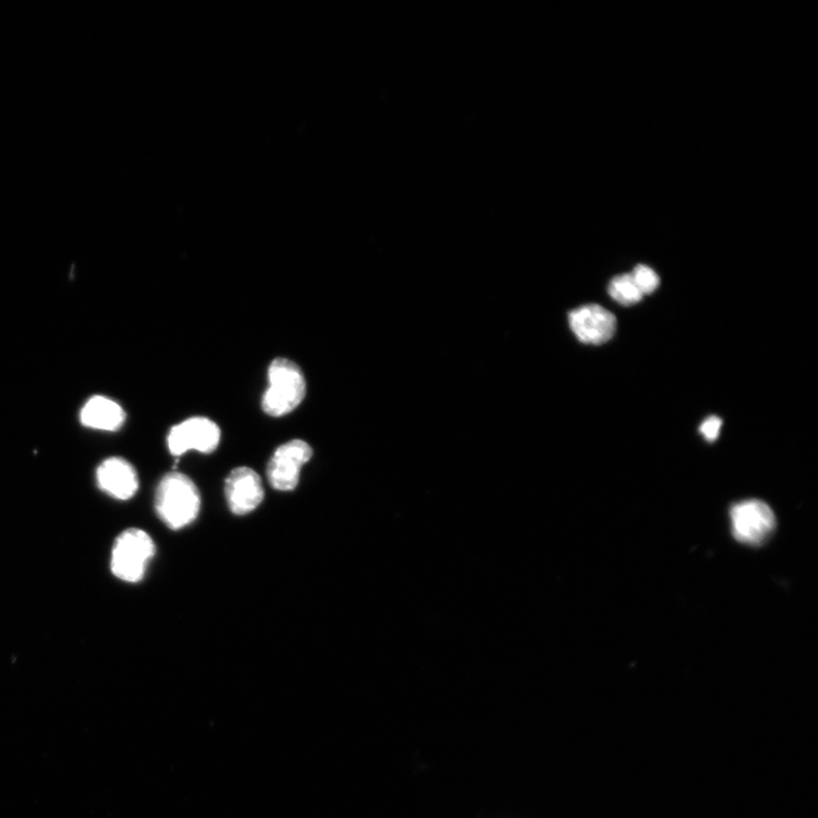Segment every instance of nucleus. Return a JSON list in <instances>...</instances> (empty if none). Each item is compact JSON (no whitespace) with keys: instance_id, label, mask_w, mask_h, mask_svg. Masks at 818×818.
<instances>
[{"instance_id":"nucleus-1","label":"nucleus","mask_w":818,"mask_h":818,"mask_svg":"<svg viewBox=\"0 0 818 818\" xmlns=\"http://www.w3.org/2000/svg\"><path fill=\"white\" fill-rule=\"evenodd\" d=\"M201 499L195 483L184 473L170 472L159 483L155 508L159 519L173 530L191 524L198 517Z\"/></svg>"},{"instance_id":"nucleus-2","label":"nucleus","mask_w":818,"mask_h":818,"mask_svg":"<svg viewBox=\"0 0 818 818\" xmlns=\"http://www.w3.org/2000/svg\"><path fill=\"white\" fill-rule=\"evenodd\" d=\"M268 388L262 407L273 418L285 417L295 411L306 395V380L300 367L290 360L277 358L268 367Z\"/></svg>"},{"instance_id":"nucleus-3","label":"nucleus","mask_w":818,"mask_h":818,"mask_svg":"<svg viewBox=\"0 0 818 818\" xmlns=\"http://www.w3.org/2000/svg\"><path fill=\"white\" fill-rule=\"evenodd\" d=\"M155 553V542L147 532L129 529L115 540L111 560L112 572L122 582L140 583Z\"/></svg>"},{"instance_id":"nucleus-4","label":"nucleus","mask_w":818,"mask_h":818,"mask_svg":"<svg viewBox=\"0 0 818 818\" xmlns=\"http://www.w3.org/2000/svg\"><path fill=\"white\" fill-rule=\"evenodd\" d=\"M733 537L747 545L764 544L776 528L773 509L762 500L734 504L730 511Z\"/></svg>"},{"instance_id":"nucleus-5","label":"nucleus","mask_w":818,"mask_h":818,"mask_svg":"<svg viewBox=\"0 0 818 818\" xmlns=\"http://www.w3.org/2000/svg\"><path fill=\"white\" fill-rule=\"evenodd\" d=\"M313 456L309 443L295 439L284 443L268 462L266 475L272 488L292 491L299 483L300 472Z\"/></svg>"},{"instance_id":"nucleus-6","label":"nucleus","mask_w":818,"mask_h":818,"mask_svg":"<svg viewBox=\"0 0 818 818\" xmlns=\"http://www.w3.org/2000/svg\"><path fill=\"white\" fill-rule=\"evenodd\" d=\"M220 440L221 430L217 423L207 418H192L169 430L167 447L175 456L189 451L210 454L219 447Z\"/></svg>"},{"instance_id":"nucleus-7","label":"nucleus","mask_w":818,"mask_h":818,"mask_svg":"<svg viewBox=\"0 0 818 818\" xmlns=\"http://www.w3.org/2000/svg\"><path fill=\"white\" fill-rule=\"evenodd\" d=\"M568 325L579 343L600 346L616 334L618 321L603 306L590 303L571 311Z\"/></svg>"},{"instance_id":"nucleus-8","label":"nucleus","mask_w":818,"mask_h":818,"mask_svg":"<svg viewBox=\"0 0 818 818\" xmlns=\"http://www.w3.org/2000/svg\"><path fill=\"white\" fill-rule=\"evenodd\" d=\"M261 476L254 469L234 468L225 482V497L234 516L244 517L254 511L264 499Z\"/></svg>"},{"instance_id":"nucleus-9","label":"nucleus","mask_w":818,"mask_h":818,"mask_svg":"<svg viewBox=\"0 0 818 818\" xmlns=\"http://www.w3.org/2000/svg\"><path fill=\"white\" fill-rule=\"evenodd\" d=\"M96 476L99 488L119 500L132 498L140 488L139 474L128 461L120 457L102 462Z\"/></svg>"},{"instance_id":"nucleus-10","label":"nucleus","mask_w":818,"mask_h":818,"mask_svg":"<svg viewBox=\"0 0 818 818\" xmlns=\"http://www.w3.org/2000/svg\"><path fill=\"white\" fill-rule=\"evenodd\" d=\"M84 425L100 431H118L125 422L123 408L104 396L90 398L82 408Z\"/></svg>"},{"instance_id":"nucleus-11","label":"nucleus","mask_w":818,"mask_h":818,"mask_svg":"<svg viewBox=\"0 0 818 818\" xmlns=\"http://www.w3.org/2000/svg\"><path fill=\"white\" fill-rule=\"evenodd\" d=\"M608 294L623 306L635 305L643 298L631 273H624V275L614 278L609 284Z\"/></svg>"},{"instance_id":"nucleus-12","label":"nucleus","mask_w":818,"mask_h":818,"mask_svg":"<svg viewBox=\"0 0 818 818\" xmlns=\"http://www.w3.org/2000/svg\"><path fill=\"white\" fill-rule=\"evenodd\" d=\"M631 276L643 297L655 292L661 283L657 273L643 264L637 265Z\"/></svg>"},{"instance_id":"nucleus-13","label":"nucleus","mask_w":818,"mask_h":818,"mask_svg":"<svg viewBox=\"0 0 818 818\" xmlns=\"http://www.w3.org/2000/svg\"><path fill=\"white\" fill-rule=\"evenodd\" d=\"M723 421L718 417L706 419L700 425V433L708 442H714L719 438Z\"/></svg>"}]
</instances>
